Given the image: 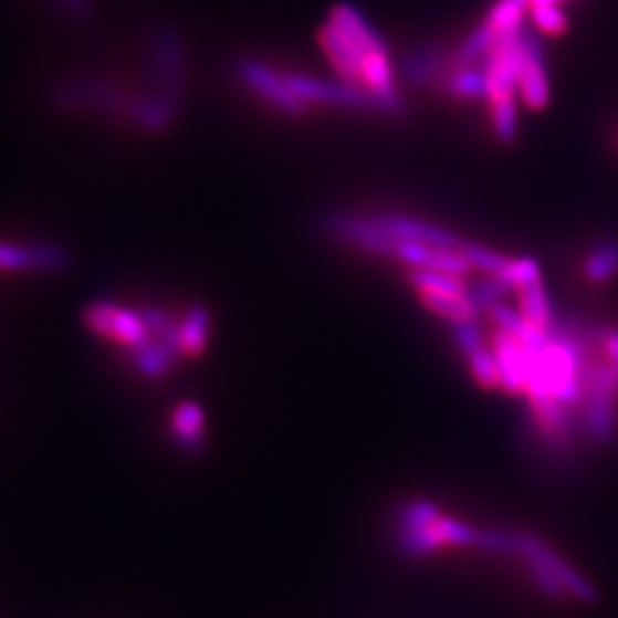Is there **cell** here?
<instances>
[{"label":"cell","mask_w":618,"mask_h":618,"mask_svg":"<svg viewBox=\"0 0 618 618\" xmlns=\"http://www.w3.org/2000/svg\"><path fill=\"white\" fill-rule=\"evenodd\" d=\"M188 53L170 28H154L140 44L136 72L87 70L53 83L55 108L96 117L143 136L168 132L186 104Z\"/></svg>","instance_id":"1"},{"label":"cell","mask_w":618,"mask_h":618,"mask_svg":"<svg viewBox=\"0 0 618 618\" xmlns=\"http://www.w3.org/2000/svg\"><path fill=\"white\" fill-rule=\"evenodd\" d=\"M584 389H587L584 429H587L591 440L609 442L616 429V389H618L609 363L589 367L584 371Z\"/></svg>","instance_id":"2"},{"label":"cell","mask_w":618,"mask_h":618,"mask_svg":"<svg viewBox=\"0 0 618 618\" xmlns=\"http://www.w3.org/2000/svg\"><path fill=\"white\" fill-rule=\"evenodd\" d=\"M83 321L87 328L96 335H104L126 348H140L147 342H151V333L143 314H136L126 307H119L115 303H92L83 312Z\"/></svg>","instance_id":"3"},{"label":"cell","mask_w":618,"mask_h":618,"mask_svg":"<svg viewBox=\"0 0 618 618\" xmlns=\"http://www.w3.org/2000/svg\"><path fill=\"white\" fill-rule=\"evenodd\" d=\"M323 227L331 237L360 252L387 259L392 254L395 239L383 230V224L376 216L333 211L323 218Z\"/></svg>","instance_id":"4"},{"label":"cell","mask_w":618,"mask_h":618,"mask_svg":"<svg viewBox=\"0 0 618 618\" xmlns=\"http://www.w3.org/2000/svg\"><path fill=\"white\" fill-rule=\"evenodd\" d=\"M72 264V252L57 241H0V271L60 273Z\"/></svg>","instance_id":"5"},{"label":"cell","mask_w":618,"mask_h":618,"mask_svg":"<svg viewBox=\"0 0 618 618\" xmlns=\"http://www.w3.org/2000/svg\"><path fill=\"white\" fill-rule=\"evenodd\" d=\"M515 555L523 557L525 564H541V566L549 568L564 582L568 596L577 598L579 603L591 605L598 600V591L594 584L582 573H577L566 559H562L557 552L549 545H545L541 538H536L532 534H515Z\"/></svg>","instance_id":"6"},{"label":"cell","mask_w":618,"mask_h":618,"mask_svg":"<svg viewBox=\"0 0 618 618\" xmlns=\"http://www.w3.org/2000/svg\"><path fill=\"white\" fill-rule=\"evenodd\" d=\"M520 99L532 111H543L549 104V76L538 40L523 30L520 35Z\"/></svg>","instance_id":"7"},{"label":"cell","mask_w":618,"mask_h":618,"mask_svg":"<svg viewBox=\"0 0 618 618\" xmlns=\"http://www.w3.org/2000/svg\"><path fill=\"white\" fill-rule=\"evenodd\" d=\"M376 218L383 224V230L399 241H417V243H427V245H436V248H451V250H461V245H463V241L457 234L433 222L417 220V218L404 216V213H380Z\"/></svg>","instance_id":"8"},{"label":"cell","mask_w":618,"mask_h":618,"mask_svg":"<svg viewBox=\"0 0 618 618\" xmlns=\"http://www.w3.org/2000/svg\"><path fill=\"white\" fill-rule=\"evenodd\" d=\"M493 344L500 369V387L513 395L525 392L532 350L502 331L495 335Z\"/></svg>","instance_id":"9"},{"label":"cell","mask_w":618,"mask_h":618,"mask_svg":"<svg viewBox=\"0 0 618 618\" xmlns=\"http://www.w3.org/2000/svg\"><path fill=\"white\" fill-rule=\"evenodd\" d=\"M177 353H181L179 335L154 337L151 342H147L145 346L134 350V365L145 378L156 380L170 371Z\"/></svg>","instance_id":"10"},{"label":"cell","mask_w":618,"mask_h":618,"mask_svg":"<svg viewBox=\"0 0 618 618\" xmlns=\"http://www.w3.org/2000/svg\"><path fill=\"white\" fill-rule=\"evenodd\" d=\"M488 312H491V318L497 323V328L502 333L511 335L513 339H517L523 346H527L532 350H541L543 346H547V342H549L547 331L536 328L534 323H530L525 318L523 312H515L513 307L502 305V303H497L495 307H491Z\"/></svg>","instance_id":"11"},{"label":"cell","mask_w":618,"mask_h":618,"mask_svg":"<svg viewBox=\"0 0 618 618\" xmlns=\"http://www.w3.org/2000/svg\"><path fill=\"white\" fill-rule=\"evenodd\" d=\"M172 431L177 442L195 453V451H202L205 447V410L192 404V401H184L175 415H172Z\"/></svg>","instance_id":"12"},{"label":"cell","mask_w":618,"mask_h":618,"mask_svg":"<svg viewBox=\"0 0 618 618\" xmlns=\"http://www.w3.org/2000/svg\"><path fill=\"white\" fill-rule=\"evenodd\" d=\"M408 282L417 294H449V296H468V284L463 277L431 271V269H410Z\"/></svg>","instance_id":"13"},{"label":"cell","mask_w":618,"mask_h":618,"mask_svg":"<svg viewBox=\"0 0 618 618\" xmlns=\"http://www.w3.org/2000/svg\"><path fill=\"white\" fill-rule=\"evenodd\" d=\"M397 543L410 559H427L447 547L436 530V523L427 527H397Z\"/></svg>","instance_id":"14"},{"label":"cell","mask_w":618,"mask_h":618,"mask_svg":"<svg viewBox=\"0 0 618 618\" xmlns=\"http://www.w3.org/2000/svg\"><path fill=\"white\" fill-rule=\"evenodd\" d=\"M209 328H211V314L202 305H192L179 325V344L181 353L195 357L205 353L209 342Z\"/></svg>","instance_id":"15"},{"label":"cell","mask_w":618,"mask_h":618,"mask_svg":"<svg viewBox=\"0 0 618 618\" xmlns=\"http://www.w3.org/2000/svg\"><path fill=\"white\" fill-rule=\"evenodd\" d=\"M517 294H520V312L525 314V318L541 331H552V325H555V314H552V303L547 298L543 282L520 289Z\"/></svg>","instance_id":"16"},{"label":"cell","mask_w":618,"mask_h":618,"mask_svg":"<svg viewBox=\"0 0 618 618\" xmlns=\"http://www.w3.org/2000/svg\"><path fill=\"white\" fill-rule=\"evenodd\" d=\"M582 271H584V275H587V280L594 282V284L609 282L618 273V241L607 239V241L598 243L589 252V256L584 259Z\"/></svg>","instance_id":"17"},{"label":"cell","mask_w":618,"mask_h":618,"mask_svg":"<svg viewBox=\"0 0 618 618\" xmlns=\"http://www.w3.org/2000/svg\"><path fill=\"white\" fill-rule=\"evenodd\" d=\"M530 0H497L488 10L485 25L493 28L497 35H511V32L523 30V17L530 12Z\"/></svg>","instance_id":"18"},{"label":"cell","mask_w":618,"mask_h":618,"mask_svg":"<svg viewBox=\"0 0 618 618\" xmlns=\"http://www.w3.org/2000/svg\"><path fill=\"white\" fill-rule=\"evenodd\" d=\"M444 55L438 49H421L408 55L404 64V76L410 85H427L433 76H440Z\"/></svg>","instance_id":"19"},{"label":"cell","mask_w":618,"mask_h":618,"mask_svg":"<svg viewBox=\"0 0 618 618\" xmlns=\"http://www.w3.org/2000/svg\"><path fill=\"white\" fill-rule=\"evenodd\" d=\"M421 305L436 316H442L449 323H459L468 318H476V310L468 301V296H449V294H419Z\"/></svg>","instance_id":"20"},{"label":"cell","mask_w":618,"mask_h":618,"mask_svg":"<svg viewBox=\"0 0 618 618\" xmlns=\"http://www.w3.org/2000/svg\"><path fill=\"white\" fill-rule=\"evenodd\" d=\"M447 92L461 102H479L485 99V74L483 70L457 67L447 81Z\"/></svg>","instance_id":"21"},{"label":"cell","mask_w":618,"mask_h":618,"mask_svg":"<svg viewBox=\"0 0 618 618\" xmlns=\"http://www.w3.org/2000/svg\"><path fill=\"white\" fill-rule=\"evenodd\" d=\"M461 252L468 259V264L472 266V271L476 269L483 275H497V277H502L504 271L511 264V259L504 256L502 252L488 248V245H481V243H472V241H463Z\"/></svg>","instance_id":"22"},{"label":"cell","mask_w":618,"mask_h":618,"mask_svg":"<svg viewBox=\"0 0 618 618\" xmlns=\"http://www.w3.org/2000/svg\"><path fill=\"white\" fill-rule=\"evenodd\" d=\"M436 530L447 547H474L476 549L479 538H481V530L472 527L470 523H463V520L449 517L444 513L436 520Z\"/></svg>","instance_id":"23"},{"label":"cell","mask_w":618,"mask_h":618,"mask_svg":"<svg viewBox=\"0 0 618 618\" xmlns=\"http://www.w3.org/2000/svg\"><path fill=\"white\" fill-rule=\"evenodd\" d=\"M509 291H513L502 277L497 275H485L481 282H476L474 286L468 289V301L472 303V307L476 312H483V310H491L495 307Z\"/></svg>","instance_id":"24"},{"label":"cell","mask_w":618,"mask_h":618,"mask_svg":"<svg viewBox=\"0 0 618 618\" xmlns=\"http://www.w3.org/2000/svg\"><path fill=\"white\" fill-rule=\"evenodd\" d=\"M468 367L472 378L483 389H495L500 387V369H497V357L495 353L488 350L485 346L479 348L468 357Z\"/></svg>","instance_id":"25"},{"label":"cell","mask_w":618,"mask_h":618,"mask_svg":"<svg viewBox=\"0 0 618 618\" xmlns=\"http://www.w3.org/2000/svg\"><path fill=\"white\" fill-rule=\"evenodd\" d=\"M440 515L442 511L431 500H412L401 506L397 523L399 527H427L433 525Z\"/></svg>","instance_id":"26"},{"label":"cell","mask_w":618,"mask_h":618,"mask_svg":"<svg viewBox=\"0 0 618 618\" xmlns=\"http://www.w3.org/2000/svg\"><path fill=\"white\" fill-rule=\"evenodd\" d=\"M491 126L500 143L511 145L517 138V102H502L491 106Z\"/></svg>","instance_id":"27"},{"label":"cell","mask_w":618,"mask_h":618,"mask_svg":"<svg viewBox=\"0 0 618 618\" xmlns=\"http://www.w3.org/2000/svg\"><path fill=\"white\" fill-rule=\"evenodd\" d=\"M502 280L513 289V291H520V289H525L530 284H536L541 282V269H538V262L532 256H520V259H511V264L509 269L504 271Z\"/></svg>","instance_id":"28"},{"label":"cell","mask_w":618,"mask_h":618,"mask_svg":"<svg viewBox=\"0 0 618 618\" xmlns=\"http://www.w3.org/2000/svg\"><path fill=\"white\" fill-rule=\"evenodd\" d=\"M451 325V339L457 344V348L470 357L472 353H476L479 348H483V333L479 328L476 318H468V321H459V323H449Z\"/></svg>","instance_id":"29"},{"label":"cell","mask_w":618,"mask_h":618,"mask_svg":"<svg viewBox=\"0 0 618 618\" xmlns=\"http://www.w3.org/2000/svg\"><path fill=\"white\" fill-rule=\"evenodd\" d=\"M530 12L536 28L545 35H562L568 28V19L559 6H530Z\"/></svg>","instance_id":"30"},{"label":"cell","mask_w":618,"mask_h":618,"mask_svg":"<svg viewBox=\"0 0 618 618\" xmlns=\"http://www.w3.org/2000/svg\"><path fill=\"white\" fill-rule=\"evenodd\" d=\"M49 3L72 21H85L92 14V0H49Z\"/></svg>","instance_id":"31"},{"label":"cell","mask_w":618,"mask_h":618,"mask_svg":"<svg viewBox=\"0 0 618 618\" xmlns=\"http://www.w3.org/2000/svg\"><path fill=\"white\" fill-rule=\"evenodd\" d=\"M603 344H605L607 357H614V360H618V333L616 331L605 333L603 335Z\"/></svg>","instance_id":"32"},{"label":"cell","mask_w":618,"mask_h":618,"mask_svg":"<svg viewBox=\"0 0 618 618\" xmlns=\"http://www.w3.org/2000/svg\"><path fill=\"white\" fill-rule=\"evenodd\" d=\"M532 6H559L562 0H530Z\"/></svg>","instance_id":"33"}]
</instances>
